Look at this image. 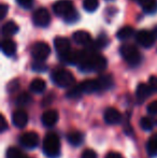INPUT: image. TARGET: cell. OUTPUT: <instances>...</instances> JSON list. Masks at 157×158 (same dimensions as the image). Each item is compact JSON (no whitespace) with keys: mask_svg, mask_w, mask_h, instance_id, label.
Instances as JSON below:
<instances>
[{"mask_svg":"<svg viewBox=\"0 0 157 158\" xmlns=\"http://www.w3.org/2000/svg\"><path fill=\"white\" fill-rule=\"evenodd\" d=\"M32 69L35 71H38V72H42V71H45L48 69V67L44 64V61H38L36 60V63L32 64Z\"/></svg>","mask_w":157,"mask_h":158,"instance_id":"cell-31","label":"cell"},{"mask_svg":"<svg viewBox=\"0 0 157 158\" xmlns=\"http://www.w3.org/2000/svg\"><path fill=\"white\" fill-rule=\"evenodd\" d=\"M134 30L132 27L130 26H125L122 29H119L118 33H116V37H118V40H122V41H126V40L130 39V38L134 35Z\"/></svg>","mask_w":157,"mask_h":158,"instance_id":"cell-24","label":"cell"},{"mask_svg":"<svg viewBox=\"0 0 157 158\" xmlns=\"http://www.w3.org/2000/svg\"><path fill=\"white\" fill-rule=\"evenodd\" d=\"M76 66L83 72H101L107 68V59L92 48L76 52Z\"/></svg>","mask_w":157,"mask_h":158,"instance_id":"cell-1","label":"cell"},{"mask_svg":"<svg viewBox=\"0 0 157 158\" xmlns=\"http://www.w3.org/2000/svg\"><path fill=\"white\" fill-rule=\"evenodd\" d=\"M150 86L155 93H157V77H150Z\"/></svg>","mask_w":157,"mask_h":158,"instance_id":"cell-36","label":"cell"},{"mask_svg":"<svg viewBox=\"0 0 157 158\" xmlns=\"http://www.w3.org/2000/svg\"><path fill=\"white\" fill-rule=\"evenodd\" d=\"M17 3L24 9H30L32 6V1L34 0H16Z\"/></svg>","mask_w":157,"mask_h":158,"instance_id":"cell-32","label":"cell"},{"mask_svg":"<svg viewBox=\"0 0 157 158\" xmlns=\"http://www.w3.org/2000/svg\"><path fill=\"white\" fill-rule=\"evenodd\" d=\"M19 143L26 148H35L39 143V135L31 131L23 133L19 138Z\"/></svg>","mask_w":157,"mask_h":158,"instance_id":"cell-10","label":"cell"},{"mask_svg":"<svg viewBox=\"0 0 157 158\" xmlns=\"http://www.w3.org/2000/svg\"><path fill=\"white\" fill-rule=\"evenodd\" d=\"M68 142L73 146H79L83 143L84 141V135L81 131H71L68 133Z\"/></svg>","mask_w":157,"mask_h":158,"instance_id":"cell-20","label":"cell"},{"mask_svg":"<svg viewBox=\"0 0 157 158\" xmlns=\"http://www.w3.org/2000/svg\"><path fill=\"white\" fill-rule=\"evenodd\" d=\"M155 35H157V29H156V30H155Z\"/></svg>","mask_w":157,"mask_h":158,"instance_id":"cell-39","label":"cell"},{"mask_svg":"<svg viewBox=\"0 0 157 158\" xmlns=\"http://www.w3.org/2000/svg\"><path fill=\"white\" fill-rule=\"evenodd\" d=\"M147 112L150 114H157V100L153 101L147 106Z\"/></svg>","mask_w":157,"mask_h":158,"instance_id":"cell-34","label":"cell"},{"mask_svg":"<svg viewBox=\"0 0 157 158\" xmlns=\"http://www.w3.org/2000/svg\"><path fill=\"white\" fill-rule=\"evenodd\" d=\"M8 10H9V6H6V4L2 3L1 6H0V19H3L4 17L6 16Z\"/></svg>","mask_w":157,"mask_h":158,"instance_id":"cell-35","label":"cell"},{"mask_svg":"<svg viewBox=\"0 0 157 158\" xmlns=\"http://www.w3.org/2000/svg\"><path fill=\"white\" fill-rule=\"evenodd\" d=\"M74 11V6L70 0H58L53 4V12L64 19Z\"/></svg>","mask_w":157,"mask_h":158,"instance_id":"cell-5","label":"cell"},{"mask_svg":"<svg viewBox=\"0 0 157 158\" xmlns=\"http://www.w3.org/2000/svg\"><path fill=\"white\" fill-rule=\"evenodd\" d=\"M43 152L48 158H57L60 155V141L57 135L50 132L44 137Z\"/></svg>","mask_w":157,"mask_h":158,"instance_id":"cell-2","label":"cell"},{"mask_svg":"<svg viewBox=\"0 0 157 158\" xmlns=\"http://www.w3.org/2000/svg\"><path fill=\"white\" fill-rule=\"evenodd\" d=\"M54 46L56 50L57 54H58L59 58L61 60H65L68 56L70 55L71 51V45H70V41L67 38L64 37H57L54 40Z\"/></svg>","mask_w":157,"mask_h":158,"instance_id":"cell-6","label":"cell"},{"mask_svg":"<svg viewBox=\"0 0 157 158\" xmlns=\"http://www.w3.org/2000/svg\"><path fill=\"white\" fill-rule=\"evenodd\" d=\"M154 93V90L152 89V87L150 86V84H144V83H141L138 85L136 89V97H137V100L139 102H143L144 100H147V98L150 97L152 94Z\"/></svg>","mask_w":157,"mask_h":158,"instance_id":"cell-13","label":"cell"},{"mask_svg":"<svg viewBox=\"0 0 157 158\" xmlns=\"http://www.w3.org/2000/svg\"><path fill=\"white\" fill-rule=\"evenodd\" d=\"M6 158H30L27 155L23 154L19 148H10L6 151Z\"/></svg>","mask_w":157,"mask_h":158,"instance_id":"cell-26","label":"cell"},{"mask_svg":"<svg viewBox=\"0 0 157 158\" xmlns=\"http://www.w3.org/2000/svg\"><path fill=\"white\" fill-rule=\"evenodd\" d=\"M147 152L150 157L157 156V133L153 135L147 143Z\"/></svg>","mask_w":157,"mask_h":158,"instance_id":"cell-23","label":"cell"},{"mask_svg":"<svg viewBox=\"0 0 157 158\" xmlns=\"http://www.w3.org/2000/svg\"><path fill=\"white\" fill-rule=\"evenodd\" d=\"M98 6H99L98 0H84L83 1L84 10L88 11V12H94V11H96Z\"/></svg>","mask_w":157,"mask_h":158,"instance_id":"cell-27","label":"cell"},{"mask_svg":"<svg viewBox=\"0 0 157 158\" xmlns=\"http://www.w3.org/2000/svg\"><path fill=\"white\" fill-rule=\"evenodd\" d=\"M73 38V41L76 42L78 45H83V46H88L92 43V37L87 31H84V30H78L73 33L72 35Z\"/></svg>","mask_w":157,"mask_h":158,"instance_id":"cell-16","label":"cell"},{"mask_svg":"<svg viewBox=\"0 0 157 158\" xmlns=\"http://www.w3.org/2000/svg\"><path fill=\"white\" fill-rule=\"evenodd\" d=\"M79 87L83 94H93L100 92L98 80H86L79 84Z\"/></svg>","mask_w":157,"mask_h":158,"instance_id":"cell-12","label":"cell"},{"mask_svg":"<svg viewBox=\"0 0 157 158\" xmlns=\"http://www.w3.org/2000/svg\"><path fill=\"white\" fill-rule=\"evenodd\" d=\"M108 39L105 37H100L98 38V39L96 40V41L92 42V43L89 44V48H92V50L94 51H97V50H101V48H105V46L108 45Z\"/></svg>","mask_w":157,"mask_h":158,"instance_id":"cell-25","label":"cell"},{"mask_svg":"<svg viewBox=\"0 0 157 158\" xmlns=\"http://www.w3.org/2000/svg\"><path fill=\"white\" fill-rule=\"evenodd\" d=\"M51 54V48L44 42H37L31 48V55L35 60L44 61Z\"/></svg>","mask_w":157,"mask_h":158,"instance_id":"cell-7","label":"cell"},{"mask_svg":"<svg viewBox=\"0 0 157 158\" xmlns=\"http://www.w3.org/2000/svg\"><path fill=\"white\" fill-rule=\"evenodd\" d=\"M121 55L129 66L137 67L140 64L142 60V56H141L139 50L132 44H123L121 48Z\"/></svg>","mask_w":157,"mask_h":158,"instance_id":"cell-3","label":"cell"},{"mask_svg":"<svg viewBox=\"0 0 157 158\" xmlns=\"http://www.w3.org/2000/svg\"><path fill=\"white\" fill-rule=\"evenodd\" d=\"M30 90L35 94H42L46 88V83L42 79H35L34 81L30 83L29 86Z\"/></svg>","mask_w":157,"mask_h":158,"instance_id":"cell-22","label":"cell"},{"mask_svg":"<svg viewBox=\"0 0 157 158\" xmlns=\"http://www.w3.org/2000/svg\"><path fill=\"white\" fill-rule=\"evenodd\" d=\"M136 1H137V0H136Z\"/></svg>","mask_w":157,"mask_h":158,"instance_id":"cell-40","label":"cell"},{"mask_svg":"<svg viewBox=\"0 0 157 158\" xmlns=\"http://www.w3.org/2000/svg\"><path fill=\"white\" fill-rule=\"evenodd\" d=\"M58 112L55 110H48L42 114L41 122L44 126L46 127H53L56 125L58 122Z\"/></svg>","mask_w":157,"mask_h":158,"instance_id":"cell-15","label":"cell"},{"mask_svg":"<svg viewBox=\"0 0 157 158\" xmlns=\"http://www.w3.org/2000/svg\"><path fill=\"white\" fill-rule=\"evenodd\" d=\"M1 51L6 56H12L16 52V44L13 40L11 39H4L1 42Z\"/></svg>","mask_w":157,"mask_h":158,"instance_id":"cell-17","label":"cell"},{"mask_svg":"<svg viewBox=\"0 0 157 158\" xmlns=\"http://www.w3.org/2000/svg\"><path fill=\"white\" fill-rule=\"evenodd\" d=\"M105 158H124L122 156L121 154H118V153H115V152H110L109 154H107V156Z\"/></svg>","mask_w":157,"mask_h":158,"instance_id":"cell-37","label":"cell"},{"mask_svg":"<svg viewBox=\"0 0 157 158\" xmlns=\"http://www.w3.org/2000/svg\"><path fill=\"white\" fill-rule=\"evenodd\" d=\"M145 13L153 14L157 11V0H137Z\"/></svg>","mask_w":157,"mask_h":158,"instance_id":"cell-18","label":"cell"},{"mask_svg":"<svg viewBox=\"0 0 157 158\" xmlns=\"http://www.w3.org/2000/svg\"><path fill=\"white\" fill-rule=\"evenodd\" d=\"M19 31V26L14 23L13 21H9L2 26V35L4 37H11V35H15Z\"/></svg>","mask_w":157,"mask_h":158,"instance_id":"cell-21","label":"cell"},{"mask_svg":"<svg viewBox=\"0 0 157 158\" xmlns=\"http://www.w3.org/2000/svg\"><path fill=\"white\" fill-rule=\"evenodd\" d=\"M8 126H6V118L3 116H1V129H0V132H4L6 130Z\"/></svg>","mask_w":157,"mask_h":158,"instance_id":"cell-38","label":"cell"},{"mask_svg":"<svg viewBox=\"0 0 157 158\" xmlns=\"http://www.w3.org/2000/svg\"><path fill=\"white\" fill-rule=\"evenodd\" d=\"M140 126L143 130L145 131H149V130H152L153 129V122L150 117H142L140 119Z\"/></svg>","mask_w":157,"mask_h":158,"instance_id":"cell-29","label":"cell"},{"mask_svg":"<svg viewBox=\"0 0 157 158\" xmlns=\"http://www.w3.org/2000/svg\"><path fill=\"white\" fill-rule=\"evenodd\" d=\"M103 117H105V123L109 124V125H118V124L122 122V119H123L122 114L114 108H108L105 110V116Z\"/></svg>","mask_w":157,"mask_h":158,"instance_id":"cell-11","label":"cell"},{"mask_svg":"<svg viewBox=\"0 0 157 158\" xmlns=\"http://www.w3.org/2000/svg\"><path fill=\"white\" fill-rule=\"evenodd\" d=\"M34 24L38 27H46L51 23V15L45 8H39L34 13Z\"/></svg>","mask_w":157,"mask_h":158,"instance_id":"cell-9","label":"cell"},{"mask_svg":"<svg viewBox=\"0 0 157 158\" xmlns=\"http://www.w3.org/2000/svg\"><path fill=\"white\" fill-rule=\"evenodd\" d=\"M97 80H98L100 92H102V90L103 92H105V90H108L113 86V79H112V77L109 74L100 75Z\"/></svg>","mask_w":157,"mask_h":158,"instance_id":"cell-19","label":"cell"},{"mask_svg":"<svg viewBox=\"0 0 157 158\" xmlns=\"http://www.w3.org/2000/svg\"><path fill=\"white\" fill-rule=\"evenodd\" d=\"M52 80L58 87H70L74 83V77L65 69H57L52 73Z\"/></svg>","mask_w":157,"mask_h":158,"instance_id":"cell-4","label":"cell"},{"mask_svg":"<svg viewBox=\"0 0 157 158\" xmlns=\"http://www.w3.org/2000/svg\"><path fill=\"white\" fill-rule=\"evenodd\" d=\"M155 33H153L152 31L149 30H140V31L137 32L136 35V40L141 46L143 48H152L155 43Z\"/></svg>","mask_w":157,"mask_h":158,"instance_id":"cell-8","label":"cell"},{"mask_svg":"<svg viewBox=\"0 0 157 158\" xmlns=\"http://www.w3.org/2000/svg\"><path fill=\"white\" fill-rule=\"evenodd\" d=\"M81 95H83V93L81 92L79 85L73 86V87H72L71 89H70L69 92L67 93V97L68 98H71V99H76V98L81 97Z\"/></svg>","mask_w":157,"mask_h":158,"instance_id":"cell-30","label":"cell"},{"mask_svg":"<svg viewBox=\"0 0 157 158\" xmlns=\"http://www.w3.org/2000/svg\"><path fill=\"white\" fill-rule=\"evenodd\" d=\"M81 158H97V154L93 150H85L82 153Z\"/></svg>","mask_w":157,"mask_h":158,"instance_id":"cell-33","label":"cell"},{"mask_svg":"<svg viewBox=\"0 0 157 158\" xmlns=\"http://www.w3.org/2000/svg\"><path fill=\"white\" fill-rule=\"evenodd\" d=\"M31 97H30L29 94H27V93H23V94H21L17 97L16 99V102L19 106H27V104H29L30 102H31Z\"/></svg>","mask_w":157,"mask_h":158,"instance_id":"cell-28","label":"cell"},{"mask_svg":"<svg viewBox=\"0 0 157 158\" xmlns=\"http://www.w3.org/2000/svg\"><path fill=\"white\" fill-rule=\"evenodd\" d=\"M12 123L17 128H24L28 123V115L24 110H17L12 115Z\"/></svg>","mask_w":157,"mask_h":158,"instance_id":"cell-14","label":"cell"}]
</instances>
